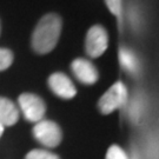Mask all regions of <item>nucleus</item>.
Returning <instances> with one entry per match:
<instances>
[{
    "instance_id": "obj_1",
    "label": "nucleus",
    "mask_w": 159,
    "mask_h": 159,
    "mask_svg": "<svg viewBox=\"0 0 159 159\" xmlns=\"http://www.w3.org/2000/svg\"><path fill=\"white\" fill-rule=\"evenodd\" d=\"M63 29V20L56 13H47L39 19L32 38L31 45L38 54H47L57 46Z\"/></svg>"
},
{
    "instance_id": "obj_2",
    "label": "nucleus",
    "mask_w": 159,
    "mask_h": 159,
    "mask_svg": "<svg viewBox=\"0 0 159 159\" xmlns=\"http://www.w3.org/2000/svg\"><path fill=\"white\" fill-rule=\"evenodd\" d=\"M127 102V89L121 81H117L102 96L98 107L102 114H110Z\"/></svg>"
},
{
    "instance_id": "obj_3",
    "label": "nucleus",
    "mask_w": 159,
    "mask_h": 159,
    "mask_svg": "<svg viewBox=\"0 0 159 159\" xmlns=\"http://www.w3.org/2000/svg\"><path fill=\"white\" fill-rule=\"evenodd\" d=\"M33 136L41 145L50 148H57L63 139V133L59 125L47 119H41L35 123L33 127Z\"/></svg>"
},
{
    "instance_id": "obj_4",
    "label": "nucleus",
    "mask_w": 159,
    "mask_h": 159,
    "mask_svg": "<svg viewBox=\"0 0 159 159\" xmlns=\"http://www.w3.org/2000/svg\"><path fill=\"white\" fill-rule=\"evenodd\" d=\"M108 47V33L104 26L97 24L87 31L85 38V51L91 58H98Z\"/></svg>"
},
{
    "instance_id": "obj_5",
    "label": "nucleus",
    "mask_w": 159,
    "mask_h": 159,
    "mask_svg": "<svg viewBox=\"0 0 159 159\" xmlns=\"http://www.w3.org/2000/svg\"><path fill=\"white\" fill-rule=\"evenodd\" d=\"M19 106L25 119L31 123H38L44 118L46 105L39 96L34 93H23L19 96Z\"/></svg>"
},
{
    "instance_id": "obj_6",
    "label": "nucleus",
    "mask_w": 159,
    "mask_h": 159,
    "mask_svg": "<svg viewBox=\"0 0 159 159\" xmlns=\"http://www.w3.org/2000/svg\"><path fill=\"white\" fill-rule=\"evenodd\" d=\"M71 68L75 78L85 85H93L99 79V72L97 67L87 59H74L71 64Z\"/></svg>"
},
{
    "instance_id": "obj_7",
    "label": "nucleus",
    "mask_w": 159,
    "mask_h": 159,
    "mask_svg": "<svg viewBox=\"0 0 159 159\" xmlns=\"http://www.w3.org/2000/svg\"><path fill=\"white\" fill-rule=\"evenodd\" d=\"M48 86L56 96L63 99H72L77 94L72 80L63 72H56L48 77Z\"/></svg>"
},
{
    "instance_id": "obj_8",
    "label": "nucleus",
    "mask_w": 159,
    "mask_h": 159,
    "mask_svg": "<svg viewBox=\"0 0 159 159\" xmlns=\"http://www.w3.org/2000/svg\"><path fill=\"white\" fill-rule=\"evenodd\" d=\"M19 119V110L10 99L0 97V124L4 126L14 125Z\"/></svg>"
},
{
    "instance_id": "obj_9",
    "label": "nucleus",
    "mask_w": 159,
    "mask_h": 159,
    "mask_svg": "<svg viewBox=\"0 0 159 159\" xmlns=\"http://www.w3.org/2000/svg\"><path fill=\"white\" fill-rule=\"evenodd\" d=\"M119 60L123 68L127 71L129 73L134 74L136 75L139 72L140 68V64L138 60V57L136 56L134 52H132L130 48L126 47H121L119 51Z\"/></svg>"
},
{
    "instance_id": "obj_10",
    "label": "nucleus",
    "mask_w": 159,
    "mask_h": 159,
    "mask_svg": "<svg viewBox=\"0 0 159 159\" xmlns=\"http://www.w3.org/2000/svg\"><path fill=\"white\" fill-rule=\"evenodd\" d=\"M14 56L11 50L8 48H0V72L5 71L13 63Z\"/></svg>"
},
{
    "instance_id": "obj_11",
    "label": "nucleus",
    "mask_w": 159,
    "mask_h": 159,
    "mask_svg": "<svg viewBox=\"0 0 159 159\" xmlns=\"http://www.w3.org/2000/svg\"><path fill=\"white\" fill-rule=\"evenodd\" d=\"M25 159H60V158L58 157L57 154L52 153L50 151L37 148V150L30 151Z\"/></svg>"
},
{
    "instance_id": "obj_12",
    "label": "nucleus",
    "mask_w": 159,
    "mask_h": 159,
    "mask_svg": "<svg viewBox=\"0 0 159 159\" xmlns=\"http://www.w3.org/2000/svg\"><path fill=\"white\" fill-rule=\"evenodd\" d=\"M106 159H129V154L118 145H112L106 153Z\"/></svg>"
},
{
    "instance_id": "obj_13",
    "label": "nucleus",
    "mask_w": 159,
    "mask_h": 159,
    "mask_svg": "<svg viewBox=\"0 0 159 159\" xmlns=\"http://www.w3.org/2000/svg\"><path fill=\"white\" fill-rule=\"evenodd\" d=\"M105 4L112 14L119 17L121 13V0H105Z\"/></svg>"
},
{
    "instance_id": "obj_14",
    "label": "nucleus",
    "mask_w": 159,
    "mask_h": 159,
    "mask_svg": "<svg viewBox=\"0 0 159 159\" xmlns=\"http://www.w3.org/2000/svg\"><path fill=\"white\" fill-rule=\"evenodd\" d=\"M129 159H139V156H138L136 152H133V153H132V156H131V157H129Z\"/></svg>"
},
{
    "instance_id": "obj_15",
    "label": "nucleus",
    "mask_w": 159,
    "mask_h": 159,
    "mask_svg": "<svg viewBox=\"0 0 159 159\" xmlns=\"http://www.w3.org/2000/svg\"><path fill=\"white\" fill-rule=\"evenodd\" d=\"M4 129H5V127L0 124V137H1V134H2V133H4Z\"/></svg>"
},
{
    "instance_id": "obj_16",
    "label": "nucleus",
    "mask_w": 159,
    "mask_h": 159,
    "mask_svg": "<svg viewBox=\"0 0 159 159\" xmlns=\"http://www.w3.org/2000/svg\"><path fill=\"white\" fill-rule=\"evenodd\" d=\"M0 33H1V23H0Z\"/></svg>"
}]
</instances>
